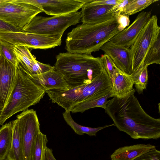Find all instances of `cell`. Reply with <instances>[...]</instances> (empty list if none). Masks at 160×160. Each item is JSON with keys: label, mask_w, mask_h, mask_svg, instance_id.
Wrapping results in <instances>:
<instances>
[{"label": "cell", "mask_w": 160, "mask_h": 160, "mask_svg": "<svg viewBox=\"0 0 160 160\" xmlns=\"http://www.w3.org/2000/svg\"><path fill=\"white\" fill-rule=\"evenodd\" d=\"M135 90L108 100L105 112L114 125L134 139H157L160 138V119L143 110L134 95Z\"/></svg>", "instance_id": "obj_1"}, {"label": "cell", "mask_w": 160, "mask_h": 160, "mask_svg": "<svg viewBox=\"0 0 160 160\" xmlns=\"http://www.w3.org/2000/svg\"><path fill=\"white\" fill-rule=\"evenodd\" d=\"M118 26L115 16L101 23H82L68 33L65 49L70 53L91 55L120 32Z\"/></svg>", "instance_id": "obj_2"}, {"label": "cell", "mask_w": 160, "mask_h": 160, "mask_svg": "<svg viewBox=\"0 0 160 160\" xmlns=\"http://www.w3.org/2000/svg\"><path fill=\"white\" fill-rule=\"evenodd\" d=\"M56 59L54 69L62 75L68 89L91 83L104 68L101 57L91 55L67 52L59 53Z\"/></svg>", "instance_id": "obj_3"}, {"label": "cell", "mask_w": 160, "mask_h": 160, "mask_svg": "<svg viewBox=\"0 0 160 160\" xmlns=\"http://www.w3.org/2000/svg\"><path fill=\"white\" fill-rule=\"evenodd\" d=\"M111 80L104 68L90 83L68 90L50 89L47 93L52 103H56L66 112L80 102L103 97L111 91Z\"/></svg>", "instance_id": "obj_4"}, {"label": "cell", "mask_w": 160, "mask_h": 160, "mask_svg": "<svg viewBox=\"0 0 160 160\" xmlns=\"http://www.w3.org/2000/svg\"><path fill=\"white\" fill-rule=\"evenodd\" d=\"M45 91L36 85L27 76L19 63L11 92L0 116V125L12 116L28 109L39 102Z\"/></svg>", "instance_id": "obj_5"}, {"label": "cell", "mask_w": 160, "mask_h": 160, "mask_svg": "<svg viewBox=\"0 0 160 160\" xmlns=\"http://www.w3.org/2000/svg\"><path fill=\"white\" fill-rule=\"evenodd\" d=\"M81 18V11L48 17L37 15L21 31L48 36H62L68 28L78 23Z\"/></svg>", "instance_id": "obj_6"}, {"label": "cell", "mask_w": 160, "mask_h": 160, "mask_svg": "<svg viewBox=\"0 0 160 160\" xmlns=\"http://www.w3.org/2000/svg\"><path fill=\"white\" fill-rule=\"evenodd\" d=\"M158 20L156 15L151 16L129 48L132 57V75L142 68L148 51L160 35Z\"/></svg>", "instance_id": "obj_7"}, {"label": "cell", "mask_w": 160, "mask_h": 160, "mask_svg": "<svg viewBox=\"0 0 160 160\" xmlns=\"http://www.w3.org/2000/svg\"><path fill=\"white\" fill-rule=\"evenodd\" d=\"M42 12L37 7L18 0L0 1V20L21 31L34 17Z\"/></svg>", "instance_id": "obj_8"}, {"label": "cell", "mask_w": 160, "mask_h": 160, "mask_svg": "<svg viewBox=\"0 0 160 160\" xmlns=\"http://www.w3.org/2000/svg\"><path fill=\"white\" fill-rule=\"evenodd\" d=\"M25 160H34L37 138L41 132L36 112L33 109L23 111L17 116Z\"/></svg>", "instance_id": "obj_9"}, {"label": "cell", "mask_w": 160, "mask_h": 160, "mask_svg": "<svg viewBox=\"0 0 160 160\" xmlns=\"http://www.w3.org/2000/svg\"><path fill=\"white\" fill-rule=\"evenodd\" d=\"M61 36H52L20 32L0 30V39L29 49H47L60 46Z\"/></svg>", "instance_id": "obj_10"}, {"label": "cell", "mask_w": 160, "mask_h": 160, "mask_svg": "<svg viewBox=\"0 0 160 160\" xmlns=\"http://www.w3.org/2000/svg\"><path fill=\"white\" fill-rule=\"evenodd\" d=\"M41 8L47 14L53 16L66 15L78 12L87 0H18Z\"/></svg>", "instance_id": "obj_11"}, {"label": "cell", "mask_w": 160, "mask_h": 160, "mask_svg": "<svg viewBox=\"0 0 160 160\" xmlns=\"http://www.w3.org/2000/svg\"><path fill=\"white\" fill-rule=\"evenodd\" d=\"M151 15V11H142L140 13L129 27L117 33L109 41L129 48L150 18Z\"/></svg>", "instance_id": "obj_12"}, {"label": "cell", "mask_w": 160, "mask_h": 160, "mask_svg": "<svg viewBox=\"0 0 160 160\" xmlns=\"http://www.w3.org/2000/svg\"><path fill=\"white\" fill-rule=\"evenodd\" d=\"M100 50L111 58L117 68L127 74L132 75V61L130 48L109 41L104 44Z\"/></svg>", "instance_id": "obj_13"}, {"label": "cell", "mask_w": 160, "mask_h": 160, "mask_svg": "<svg viewBox=\"0 0 160 160\" xmlns=\"http://www.w3.org/2000/svg\"><path fill=\"white\" fill-rule=\"evenodd\" d=\"M17 67L0 57V110L5 105L15 80Z\"/></svg>", "instance_id": "obj_14"}, {"label": "cell", "mask_w": 160, "mask_h": 160, "mask_svg": "<svg viewBox=\"0 0 160 160\" xmlns=\"http://www.w3.org/2000/svg\"><path fill=\"white\" fill-rule=\"evenodd\" d=\"M13 52L24 72L32 75L42 73L52 69L48 64L40 62L31 53L27 47L14 45Z\"/></svg>", "instance_id": "obj_15"}, {"label": "cell", "mask_w": 160, "mask_h": 160, "mask_svg": "<svg viewBox=\"0 0 160 160\" xmlns=\"http://www.w3.org/2000/svg\"><path fill=\"white\" fill-rule=\"evenodd\" d=\"M88 0L82 8L81 20L82 23L96 24L109 20L116 13L113 5H93L88 3Z\"/></svg>", "instance_id": "obj_16"}, {"label": "cell", "mask_w": 160, "mask_h": 160, "mask_svg": "<svg viewBox=\"0 0 160 160\" xmlns=\"http://www.w3.org/2000/svg\"><path fill=\"white\" fill-rule=\"evenodd\" d=\"M26 74L36 85L45 91L53 89H68V86L63 76L54 67L41 74L32 75Z\"/></svg>", "instance_id": "obj_17"}, {"label": "cell", "mask_w": 160, "mask_h": 160, "mask_svg": "<svg viewBox=\"0 0 160 160\" xmlns=\"http://www.w3.org/2000/svg\"><path fill=\"white\" fill-rule=\"evenodd\" d=\"M114 68L111 78L112 86L110 93L111 97H120L132 91L134 83L131 75L124 73L115 65Z\"/></svg>", "instance_id": "obj_18"}, {"label": "cell", "mask_w": 160, "mask_h": 160, "mask_svg": "<svg viewBox=\"0 0 160 160\" xmlns=\"http://www.w3.org/2000/svg\"><path fill=\"white\" fill-rule=\"evenodd\" d=\"M155 148V146L149 143L126 146L116 150L110 157L112 160H134Z\"/></svg>", "instance_id": "obj_19"}, {"label": "cell", "mask_w": 160, "mask_h": 160, "mask_svg": "<svg viewBox=\"0 0 160 160\" xmlns=\"http://www.w3.org/2000/svg\"><path fill=\"white\" fill-rule=\"evenodd\" d=\"M12 132L11 146L5 160H25L18 120L12 121Z\"/></svg>", "instance_id": "obj_20"}, {"label": "cell", "mask_w": 160, "mask_h": 160, "mask_svg": "<svg viewBox=\"0 0 160 160\" xmlns=\"http://www.w3.org/2000/svg\"><path fill=\"white\" fill-rule=\"evenodd\" d=\"M12 125L9 122L0 128V160H5L11 144Z\"/></svg>", "instance_id": "obj_21"}, {"label": "cell", "mask_w": 160, "mask_h": 160, "mask_svg": "<svg viewBox=\"0 0 160 160\" xmlns=\"http://www.w3.org/2000/svg\"><path fill=\"white\" fill-rule=\"evenodd\" d=\"M70 112L65 111L62 113L64 119L67 124L74 131L75 133L79 135H82L86 134L90 136H96L97 132L106 128L115 126L114 123L107 125L102 127L92 128L82 126L77 123L72 118Z\"/></svg>", "instance_id": "obj_22"}, {"label": "cell", "mask_w": 160, "mask_h": 160, "mask_svg": "<svg viewBox=\"0 0 160 160\" xmlns=\"http://www.w3.org/2000/svg\"><path fill=\"white\" fill-rule=\"evenodd\" d=\"M110 97V92L103 97L80 102L72 107L70 112L72 113H82L89 109L96 107H101L105 109L108 102L107 99Z\"/></svg>", "instance_id": "obj_23"}, {"label": "cell", "mask_w": 160, "mask_h": 160, "mask_svg": "<svg viewBox=\"0 0 160 160\" xmlns=\"http://www.w3.org/2000/svg\"><path fill=\"white\" fill-rule=\"evenodd\" d=\"M153 64H160V34L148 51L142 67H148L149 65Z\"/></svg>", "instance_id": "obj_24"}, {"label": "cell", "mask_w": 160, "mask_h": 160, "mask_svg": "<svg viewBox=\"0 0 160 160\" xmlns=\"http://www.w3.org/2000/svg\"><path fill=\"white\" fill-rule=\"evenodd\" d=\"M136 89L139 94L146 88L148 79V67H144L135 73L131 75Z\"/></svg>", "instance_id": "obj_25"}, {"label": "cell", "mask_w": 160, "mask_h": 160, "mask_svg": "<svg viewBox=\"0 0 160 160\" xmlns=\"http://www.w3.org/2000/svg\"><path fill=\"white\" fill-rule=\"evenodd\" d=\"M158 0H131L125 7L123 14L128 16L139 12Z\"/></svg>", "instance_id": "obj_26"}, {"label": "cell", "mask_w": 160, "mask_h": 160, "mask_svg": "<svg viewBox=\"0 0 160 160\" xmlns=\"http://www.w3.org/2000/svg\"><path fill=\"white\" fill-rule=\"evenodd\" d=\"M48 142L46 135L40 132L36 140L34 154V160H47L46 151Z\"/></svg>", "instance_id": "obj_27"}, {"label": "cell", "mask_w": 160, "mask_h": 160, "mask_svg": "<svg viewBox=\"0 0 160 160\" xmlns=\"http://www.w3.org/2000/svg\"><path fill=\"white\" fill-rule=\"evenodd\" d=\"M14 46L11 43L0 39V57L17 67L19 62L13 52Z\"/></svg>", "instance_id": "obj_28"}, {"label": "cell", "mask_w": 160, "mask_h": 160, "mask_svg": "<svg viewBox=\"0 0 160 160\" xmlns=\"http://www.w3.org/2000/svg\"><path fill=\"white\" fill-rule=\"evenodd\" d=\"M104 68L111 79L115 70V64L111 58L108 55L104 54L102 57Z\"/></svg>", "instance_id": "obj_29"}, {"label": "cell", "mask_w": 160, "mask_h": 160, "mask_svg": "<svg viewBox=\"0 0 160 160\" xmlns=\"http://www.w3.org/2000/svg\"><path fill=\"white\" fill-rule=\"evenodd\" d=\"M134 160H160V151L155 148Z\"/></svg>", "instance_id": "obj_30"}, {"label": "cell", "mask_w": 160, "mask_h": 160, "mask_svg": "<svg viewBox=\"0 0 160 160\" xmlns=\"http://www.w3.org/2000/svg\"><path fill=\"white\" fill-rule=\"evenodd\" d=\"M115 17L118 24V29L120 32L122 31L129 25V16L123 13H121L116 14Z\"/></svg>", "instance_id": "obj_31"}, {"label": "cell", "mask_w": 160, "mask_h": 160, "mask_svg": "<svg viewBox=\"0 0 160 160\" xmlns=\"http://www.w3.org/2000/svg\"><path fill=\"white\" fill-rule=\"evenodd\" d=\"M121 0H90L88 3L91 5H114L118 4Z\"/></svg>", "instance_id": "obj_32"}, {"label": "cell", "mask_w": 160, "mask_h": 160, "mask_svg": "<svg viewBox=\"0 0 160 160\" xmlns=\"http://www.w3.org/2000/svg\"><path fill=\"white\" fill-rule=\"evenodd\" d=\"M0 30L20 32L21 30L0 20Z\"/></svg>", "instance_id": "obj_33"}, {"label": "cell", "mask_w": 160, "mask_h": 160, "mask_svg": "<svg viewBox=\"0 0 160 160\" xmlns=\"http://www.w3.org/2000/svg\"><path fill=\"white\" fill-rule=\"evenodd\" d=\"M46 156L47 160H56L53 155L52 150L47 147L46 151Z\"/></svg>", "instance_id": "obj_34"}, {"label": "cell", "mask_w": 160, "mask_h": 160, "mask_svg": "<svg viewBox=\"0 0 160 160\" xmlns=\"http://www.w3.org/2000/svg\"><path fill=\"white\" fill-rule=\"evenodd\" d=\"M1 113H2V110H0V116L1 115Z\"/></svg>", "instance_id": "obj_35"}, {"label": "cell", "mask_w": 160, "mask_h": 160, "mask_svg": "<svg viewBox=\"0 0 160 160\" xmlns=\"http://www.w3.org/2000/svg\"><path fill=\"white\" fill-rule=\"evenodd\" d=\"M1 0H0V1H1Z\"/></svg>", "instance_id": "obj_36"}]
</instances>
